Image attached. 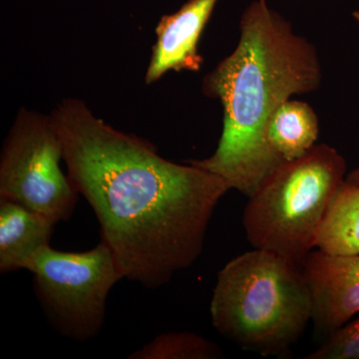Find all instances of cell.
Segmentation results:
<instances>
[{
  "label": "cell",
  "instance_id": "1",
  "mask_svg": "<svg viewBox=\"0 0 359 359\" xmlns=\"http://www.w3.org/2000/svg\"><path fill=\"white\" fill-rule=\"evenodd\" d=\"M50 118L71 183L95 212L123 278L155 290L191 268L230 185L161 157L150 142L113 128L80 99H63Z\"/></svg>",
  "mask_w": 359,
  "mask_h": 359
},
{
  "label": "cell",
  "instance_id": "2",
  "mask_svg": "<svg viewBox=\"0 0 359 359\" xmlns=\"http://www.w3.org/2000/svg\"><path fill=\"white\" fill-rule=\"evenodd\" d=\"M321 82L316 47L266 0H255L241 18L235 50L203 79V93L223 106L218 147L188 163L250 198L283 163L266 138L271 116L292 96L320 89Z\"/></svg>",
  "mask_w": 359,
  "mask_h": 359
},
{
  "label": "cell",
  "instance_id": "3",
  "mask_svg": "<svg viewBox=\"0 0 359 359\" xmlns=\"http://www.w3.org/2000/svg\"><path fill=\"white\" fill-rule=\"evenodd\" d=\"M210 313L217 332L241 348L280 356L301 339L313 304L301 266L254 249L219 271Z\"/></svg>",
  "mask_w": 359,
  "mask_h": 359
},
{
  "label": "cell",
  "instance_id": "4",
  "mask_svg": "<svg viewBox=\"0 0 359 359\" xmlns=\"http://www.w3.org/2000/svg\"><path fill=\"white\" fill-rule=\"evenodd\" d=\"M346 174V160L327 144L282 163L245 205L243 226L250 245L302 266Z\"/></svg>",
  "mask_w": 359,
  "mask_h": 359
},
{
  "label": "cell",
  "instance_id": "5",
  "mask_svg": "<svg viewBox=\"0 0 359 359\" xmlns=\"http://www.w3.org/2000/svg\"><path fill=\"white\" fill-rule=\"evenodd\" d=\"M25 269L33 275L35 295L51 327L66 339L80 342L100 334L110 290L124 278L102 241L81 252L44 245Z\"/></svg>",
  "mask_w": 359,
  "mask_h": 359
},
{
  "label": "cell",
  "instance_id": "6",
  "mask_svg": "<svg viewBox=\"0 0 359 359\" xmlns=\"http://www.w3.org/2000/svg\"><path fill=\"white\" fill-rule=\"evenodd\" d=\"M62 160L50 115L22 108L0 156V200L18 203L56 224L69 221L80 195L61 170Z\"/></svg>",
  "mask_w": 359,
  "mask_h": 359
},
{
  "label": "cell",
  "instance_id": "7",
  "mask_svg": "<svg viewBox=\"0 0 359 359\" xmlns=\"http://www.w3.org/2000/svg\"><path fill=\"white\" fill-rule=\"evenodd\" d=\"M301 268L311 292L314 328L330 337L359 313V255L314 249Z\"/></svg>",
  "mask_w": 359,
  "mask_h": 359
},
{
  "label": "cell",
  "instance_id": "8",
  "mask_svg": "<svg viewBox=\"0 0 359 359\" xmlns=\"http://www.w3.org/2000/svg\"><path fill=\"white\" fill-rule=\"evenodd\" d=\"M219 0H188L179 11L162 16L146 72V84L155 83L169 71L199 72L204 58L199 42Z\"/></svg>",
  "mask_w": 359,
  "mask_h": 359
},
{
  "label": "cell",
  "instance_id": "9",
  "mask_svg": "<svg viewBox=\"0 0 359 359\" xmlns=\"http://www.w3.org/2000/svg\"><path fill=\"white\" fill-rule=\"evenodd\" d=\"M55 224L23 205L0 200V273L25 269L37 250L49 245Z\"/></svg>",
  "mask_w": 359,
  "mask_h": 359
},
{
  "label": "cell",
  "instance_id": "10",
  "mask_svg": "<svg viewBox=\"0 0 359 359\" xmlns=\"http://www.w3.org/2000/svg\"><path fill=\"white\" fill-rule=\"evenodd\" d=\"M320 123L309 104L289 99L269 120L266 138L276 155L283 162L302 157L318 141Z\"/></svg>",
  "mask_w": 359,
  "mask_h": 359
},
{
  "label": "cell",
  "instance_id": "11",
  "mask_svg": "<svg viewBox=\"0 0 359 359\" xmlns=\"http://www.w3.org/2000/svg\"><path fill=\"white\" fill-rule=\"evenodd\" d=\"M316 249L330 255H359V187L344 181L330 203L316 237Z\"/></svg>",
  "mask_w": 359,
  "mask_h": 359
},
{
  "label": "cell",
  "instance_id": "12",
  "mask_svg": "<svg viewBox=\"0 0 359 359\" xmlns=\"http://www.w3.org/2000/svg\"><path fill=\"white\" fill-rule=\"evenodd\" d=\"M221 347L211 340L189 332H170L158 335L129 359H219Z\"/></svg>",
  "mask_w": 359,
  "mask_h": 359
},
{
  "label": "cell",
  "instance_id": "13",
  "mask_svg": "<svg viewBox=\"0 0 359 359\" xmlns=\"http://www.w3.org/2000/svg\"><path fill=\"white\" fill-rule=\"evenodd\" d=\"M306 359H359V316L349 321Z\"/></svg>",
  "mask_w": 359,
  "mask_h": 359
},
{
  "label": "cell",
  "instance_id": "14",
  "mask_svg": "<svg viewBox=\"0 0 359 359\" xmlns=\"http://www.w3.org/2000/svg\"><path fill=\"white\" fill-rule=\"evenodd\" d=\"M346 181L351 185L359 187V168L347 175Z\"/></svg>",
  "mask_w": 359,
  "mask_h": 359
},
{
  "label": "cell",
  "instance_id": "15",
  "mask_svg": "<svg viewBox=\"0 0 359 359\" xmlns=\"http://www.w3.org/2000/svg\"><path fill=\"white\" fill-rule=\"evenodd\" d=\"M353 18L355 25H358L359 29V11H354L353 13Z\"/></svg>",
  "mask_w": 359,
  "mask_h": 359
}]
</instances>
